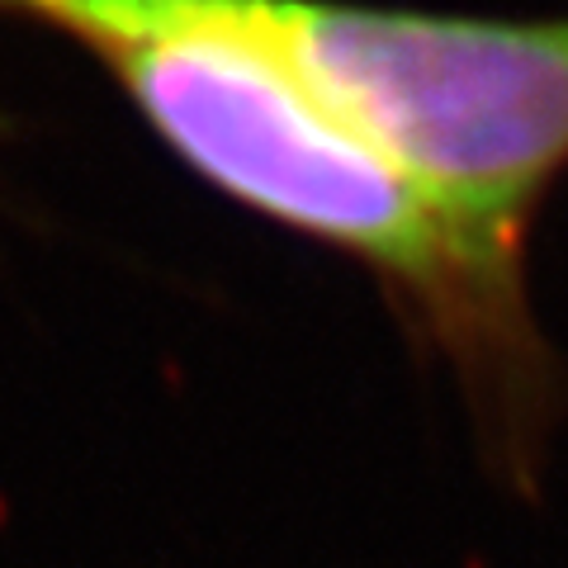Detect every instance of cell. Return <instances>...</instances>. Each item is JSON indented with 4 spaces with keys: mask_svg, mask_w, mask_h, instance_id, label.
Segmentation results:
<instances>
[{
    "mask_svg": "<svg viewBox=\"0 0 568 568\" xmlns=\"http://www.w3.org/2000/svg\"><path fill=\"white\" fill-rule=\"evenodd\" d=\"M110 67L152 133L227 200L369 265L507 422L549 388L526 261L465 233L379 148L200 0H0Z\"/></svg>",
    "mask_w": 568,
    "mask_h": 568,
    "instance_id": "obj_1",
    "label": "cell"
}]
</instances>
